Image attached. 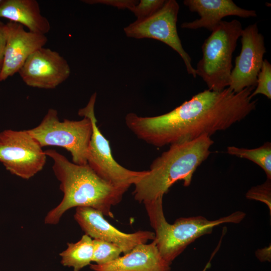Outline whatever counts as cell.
<instances>
[{"label":"cell","mask_w":271,"mask_h":271,"mask_svg":"<svg viewBox=\"0 0 271 271\" xmlns=\"http://www.w3.org/2000/svg\"><path fill=\"white\" fill-rule=\"evenodd\" d=\"M254 87L235 92L205 90L166 113L143 117L134 113L125 118L127 127L140 140L153 146L189 142L225 130L255 109L251 94Z\"/></svg>","instance_id":"cell-1"},{"label":"cell","mask_w":271,"mask_h":271,"mask_svg":"<svg viewBox=\"0 0 271 271\" xmlns=\"http://www.w3.org/2000/svg\"><path fill=\"white\" fill-rule=\"evenodd\" d=\"M53 161V172L63 193L61 202L46 214L44 223L57 224L63 214L73 207H90L113 218V206L122 200L126 191L104 180L86 164L78 165L53 149L45 151Z\"/></svg>","instance_id":"cell-2"},{"label":"cell","mask_w":271,"mask_h":271,"mask_svg":"<svg viewBox=\"0 0 271 271\" xmlns=\"http://www.w3.org/2000/svg\"><path fill=\"white\" fill-rule=\"evenodd\" d=\"M213 144L210 137L202 136L191 141L171 145L155 159L150 170L133 185L136 200L145 203L163 197L176 182L183 181L189 186L193 175L210 154Z\"/></svg>","instance_id":"cell-3"},{"label":"cell","mask_w":271,"mask_h":271,"mask_svg":"<svg viewBox=\"0 0 271 271\" xmlns=\"http://www.w3.org/2000/svg\"><path fill=\"white\" fill-rule=\"evenodd\" d=\"M151 226L155 230L157 247L162 257L172 262L196 239L211 233L213 228L224 223H238L245 217L242 211L214 220L202 216L181 217L174 223H169L164 215L163 197L144 203Z\"/></svg>","instance_id":"cell-4"},{"label":"cell","mask_w":271,"mask_h":271,"mask_svg":"<svg viewBox=\"0 0 271 271\" xmlns=\"http://www.w3.org/2000/svg\"><path fill=\"white\" fill-rule=\"evenodd\" d=\"M242 30L237 20L222 21L204 41L203 56L197 64L195 73L206 83L208 89L221 91L228 87L232 55Z\"/></svg>","instance_id":"cell-5"},{"label":"cell","mask_w":271,"mask_h":271,"mask_svg":"<svg viewBox=\"0 0 271 271\" xmlns=\"http://www.w3.org/2000/svg\"><path fill=\"white\" fill-rule=\"evenodd\" d=\"M83 117L79 120L64 119L60 121L58 111L50 108L41 123L28 131L42 148H64L70 153L73 163L85 165L92 126L89 118Z\"/></svg>","instance_id":"cell-6"},{"label":"cell","mask_w":271,"mask_h":271,"mask_svg":"<svg viewBox=\"0 0 271 271\" xmlns=\"http://www.w3.org/2000/svg\"><path fill=\"white\" fill-rule=\"evenodd\" d=\"M96 94L91 96L87 105L79 110L78 114L89 118L91 122L92 132L88 146L87 163L104 180L126 191L145 175L148 171L128 170L114 159L109 142L101 133L97 125L94 112Z\"/></svg>","instance_id":"cell-7"},{"label":"cell","mask_w":271,"mask_h":271,"mask_svg":"<svg viewBox=\"0 0 271 271\" xmlns=\"http://www.w3.org/2000/svg\"><path fill=\"white\" fill-rule=\"evenodd\" d=\"M46 157L28 130L0 132V162L12 174L28 180L43 169Z\"/></svg>","instance_id":"cell-8"},{"label":"cell","mask_w":271,"mask_h":271,"mask_svg":"<svg viewBox=\"0 0 271 271\" xmlns=\"http://www.w3.org/2000/svg\"><path fill=\"white\" fill-rule=\"evenodd\" d=\"M179 10L175 0L165 1L163 6L150 17L137 20L124 28L126 35L135 39L149 38L159 40L172 48L180 56L187 71L197 76L189 55L184 49L179 37L177 22Z\"/></svg>","instance_id":"cell-9"},{"label":"cell","mask_w":271,"mask_h":271,"mask_svg":"<svg viewBox=\"0 0 271 271\" xmlns=\"http://www.w3.org/2000/svg\"><path fill=\"white\" fill-rule=\"evenodd\" d=\"M240 37L241 51L235 58L228 87L236 93L256 86L266 52L264 37L259 32L256 23L243 29Z\"/></svg>","instance_id":"cell-10"},{"label":"cell","mask_w":271,"mask_h":271,"mask_svg":"<svg viewBox=\"0 0 271 271\" xmlns=\"http://www.w3.org/2000/svg\"><path fill=\"white\" fill-rule=\"evenodd\" d=\"M18 73L30 87L52 89L68 78L71 69L58 52L43 47L28 58Z\"/></svg>","instance_id":"cell-11"},{"label":"cell","mask_w":271,"mask_h":271,"mask_svg":"<svg viewBox=\"0 0 271 271\" xmlns=\"http://www.w3.org/2000/svg\"><path fill=\"white\" fill-rule=\"evenodd\" d=\"M74 218L85 234L91 238L100 239L118 246L124 254L138 245L155 239V233L138 231L132 233L120 231L109 223L99 211L90 207L76 208Z\"/></svg>","instance_id":"cell-12"},{"label":"cell","mask_w":271,"mask_h":271,"mask_svg":"<svg viewBox=\"0 0 271 271\" xmlns=\"http://www.w3.org/2000/svg\"><path fill=\"white\" fill-rule=\"evenodd\" d=\"M6 25L7 41L0 81L18 73L28 58L48 42L45 35L26 31L21 24L10 22Z\"/></svg>","instance_id":"cell-13"},{"label":"cell","mask_w":271,"mask_h":271,"mask_svg":"<svg viewBox=\"0 0 271 271\" xmlns=\"http://www.w3.org/2000/svg\"><path fill=\"white\" fill-rule=\"evenodd\" d=\"M183 4L200 16L192 22L183 23L181 27L184 29L206 28L212 31L225 17L247 18L257 16L255 11L242 9L231 0H185Z\"/></svg>","instance_id":"cell-14"},{"label":"cell","mask_w":271,"mask_h":271,"mask_svg":"<svg viewBox=\"0 0 271 271\" xmlns=\"http://www.w3.org/2000/svg\"><path fill=\"white\" fill-rule=\"evenodd\" d=\"M171 264L162 257L153 240L138 245L109 263L90 264V268L94 271H170Z\"/></svg>","instance_id":"cell-15"},{"label":"cell","mask_w":271,"mask_h":271,"mask_svg":"<svg viewBox=\"0 0 271 271\" xmlns=\"http://www.w3.org/2000/svg\"><path fill=\"white\" fill-rule=\"evenodd\" d=\"M0 18L21 24L36 34L46 35L51 29L50 22L42 15L36 0H2Z\"/></svg>","instance_id":"cell-16"},{"label":"cell","mask_w":271,"mask_h":271,"mask_svg":"<svg viewBox=\"0 0 271 271\" xmlns=\"http://www.w3.org/2000/svg\"><path fill=\"white\" fill-rule=\"evenodd\" d=\"M93 239L86 234L75 243H68L67 247L60 253L61 263L65 266L72 267L74 271H79L92 261Z\"/></svg>","instance_id":"cell-17"},{"label":"cell","mask_w":271,"mask_h":271,"mask_svg":"<svg viewBox=\"0 0 271 271\" xmlns=\"http://www.w3.org/2000/svg\"><path fill=\"white\" fill-rule=\"evenodd\" d=\"M227 153L233 156L249 160L259 166L266 174L267 179L271 180V144L264 143L255 149L228 147Z\"/></svg>","instance_id":"cell-18"},{"label":"cell","mask_w":271,"mask_h":271,"mask_svg":"<svg viewBox=\"0 0 271 271\" xmlns=\"http://www.w3.org/2000/svg\"><path fill=\"white\" fill-rule=\"evenodd\" d=\"M92 261L97 264L109 263L120 256L122 252L117 245L100 239H93Z\"/></svg>","instance_id":"cell-19"},{"label":"cell","mask_w":271,"mask_h":271,"mask_svg":"<svg viewBox=\"0 0 271 271\" xmlns=\"http://www.w3.org/2000/svg\"><path fill=\"white\" fill-rule=\"evenodd\" d=\"M258 94L271 99V65L266 59L263 61L257 75L256 88L251 93V96L253 98Z\"/></svg>","instance_id":"cell-20"},{"label":"cell","mask_w":271,"mask_h":271,"mask_svg":"<svg viewBox=\"0 0 271 271\" xmlns=\"http://www.w3.org/2000/svg\"><path fill=\"white\" fill-rule=\"evenodd\" d=\"M164 0H141L130 10L137 20L148 18L158 11L164 5Z\"/></svg>","instance_id":"cell-21"},{"label":"cell","mask_w":271,"mask_h":271,"mask_svg":"<svg viewBox=\"0 0 271 271\" xmlns=\"http://www.w3.org/2000/svg\"><path fill=\"white\" fill-rule=\"evenodd\" d=\"M249 199L261 201L267 205L271 212V184L270 180L267 179L263 184L252 187L246 194Z\"/></svg>","instance_id":"cell-22"},{"label":"cell","mask_w":271,"mask_h":271,"mask_svg":"<svg viewBox=\"0 0 271 271\" xmlns=\"http://www.w3.org/2000/svg\"><path fill=\"white\" fill-rule=\"evenodd\" d=\"M84 3L89 4H102L112 6L118 9H128L129 10L138 3V1L133 0H87L83 1Z\"/></svg>","instance_id":"cell-23"},{"label":"cell","mask_w":271,"mask_h":271,"mask_svg":"<svg viewBox=\"0 0 271 271\" xmlns=\"http://www.w3.org/2000/svg\"><path fill=\"white\" fill-rule=\"evenodd\" d=\"M7 41L6 25L0 21V72L2 70Z\"/></svg>","instance_id":"cell-24"},{"label":"cell","mask_w":271,"mask_h":271,"mask_svg":"<svg viewBox=\"0 0 271 271\" xmlns=\"http://www.w3.org/2000/svg\"><path fill=\"white\" fill-rule=\"evenodd\" d=\"M256 256L261 261H270V252L268 249H264L257 252Z\"/></svg>","instance_id":"cell-25"},{"label":"cell","mask_w":271,"mask_h":271,"mask_svg":"<svg viewBox=\"0 0 271 271\" xmlns=\"http://www.w3.org/2000/svg\"><path fill=\"white\" fill-rule=\"evenodd\" d=\"M218 248H217V249L216 248V249H215V250L214 251V252L212 253V255L211 256V258H210L209 261L206 264L205 266L204 267V268H203L202 271H206L208 268H209L210 267V266H211V260L212 258H213V256L215 255V254L216 253V252L218 250Z\"/></svg>","instance_id":"cell-26"},{"label":"cell","mask_w":271,"mask_h":271,"mask_svg":"<svg viewBox=\"0 0 271 271\" xmlns=\"http://www.w3.org/2000/svg\"><path fill=\"white\" fill-rule=\"evenodd\" d=\"M2 1V0H0V3Z\"/></svg>","instance_id":"cell-27"}]
</instances>
